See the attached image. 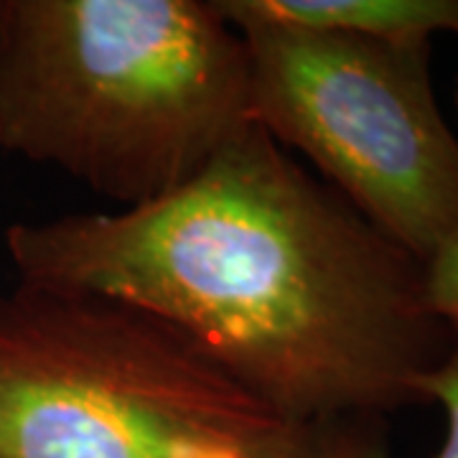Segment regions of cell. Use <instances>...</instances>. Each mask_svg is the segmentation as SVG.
<instances>
[{
	"instance_id": "cell-10",
	"label": "cell",
	"mask_w": 458,
	"mask_h": 458,
	"mask_svg": "<svg viewBox=\"0 0 458 458\" xmlns=\"http://www.w3.org/2000/svg\"><path fill=\"white\" fill-rule=\"evenodd\" d=\"M456 102H458V89H456Z\"/></svg>"
},
{
	"instance_id": "cell-8",
	"label": "cell",
	"mask_w": 458,
	"mask_h": 458,
	"mask_svg": "<svg viewBox=\"0 0 458 458\" xmlns=\"http://www.w3.org/2000/svg\"><path fill=\"white\" fill-rule=\"evenodd\" d=\"M426 397L445 412V438L433 458H458V344L441 369L428 379Z\"/></svg>"
},
{
	"instance_id": "cell-6",
	"label": "cell",
	"mask_w": 458,
	"mask_h": 458,
	"mask_svg": "<svg viewBox=\"0 0 458 458\" xmlns=\"http://www.w3.org/2000/svg\"><path fill=\"white\" fill-rule=\"evenodd\" d=\"M270 458H394L385 415L344 412L285 423Z\"/></svg>"
},
{
	"instance_id": "cell-5",
	"label": "cell",
	"mask_w": 458,
	"mask_h": 458,
	"mask_svg": "<svg viewBox=\"0 0 458 458\" xmlns=\"http://www.w3.org/2000/svg\"><path fill=\"white\" fill-rule=\"evenodd\" d=\"M214 8L225 21L255 18L394 44H430L436 33L458 36V0H216Z\"/></svg>"
},
{
	"instance_id": "cell-1",
	"label": "cell",
	"mask_w": 458,
	"mask_h": 458,
	"mask_svg": "<svg viewBox=\"0 0 458 458\" xmlns=\"http://www.w3.org/2000/svg\"><path fill=\"white\" fill-rule=\"evenodd\" d=\"M5 247L18 283L164 316L283 423L426 405L458 344L423 262L252 120L171 194L13 225Z\"/></svg>"
},
{
	"instance_id": "cell-2",
	"label": "cell",
	"mask_w": 458,
	"mask_h": 458,
	"mask_svg": "<svg viewBox=\"0 0 458 458\" xmlns=\"http://www.w3.org/2000/svg\"><path fill=\"white\" fill-rule=\"evenodd\" d=\"M250 123L240 31L199 0H0V148L125 209Z\"/></svg>"
},
{
	"instance_id": "cell-3",
	"label": "cell",
	"mask_w": 458,
	"mask_h": 458,
	"mask_svg": "<svg viewBox=\"0 0 458 458\" xmlns=\"http://www.w3.org/2000/svg\"><path fill=\"white\" fill-rule=\"evenodd\" d=\"M283 426L143 306L31 283L0 295V458H212Z\"/></svg>"
},
{
	"instance_id": "cell-7",
	"label": "cell",
	"mask_w": 458,
	"mask_h": 458,
	"mask_svg": "<svg viewBox=\"0 0 458 458\" xmlns=\"http://www.w3.org/2000/svg\"><path fill=\"white\" fill-rule=\"evenodd\" d=\"M423 285L428 309L458 334V229L423 262Z\"/></svg>"
},
{
	"instance_id": "cell-4",
	"label": "cell",
	"mask_w": 458,
	"mask_h": 458,
	"mask_svg": "<svg viewBox=\"0 0 458 458\" xmlns=\"http://www.w3.org/2000/svg\"><path fill=\"white\" fill-rule=\"evenodd\" d=\"M227 23L245 44L250 120L426 262L458 229V140L436 102L430 44Z\"/></svg>"
},
{
	"instance_id": "cell-9",
	"label": "cell",
	"mask_w": 458,
	"mask_h": 458,
	"mask_svg": "<svg viewBox=\"0 0 458 458\" xmlns=\"http://www.w3.org/2000/svg\"><path fill=\"white\" fill-rule=\"evenodd\" d=\"M212 458H270V445L262 448V451H225V454H216Z\"/></svg>"
}]
</instances>
